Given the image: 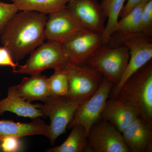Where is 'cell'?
I'll return each instance as SVG.
<instances>
[{"instance_id":"6da1fadb","label":"cell","mask_w":152,"mask_h":152,"mask_svg":"<svg viewBox=\"0 0 152 152\" xmlns=\"http://www.w3.org/2000/svg\"><path fill=\"white\" fill-rule=\"evenodd\" d=\"M48 16L30 11H19L0 36L3 46L16 62L30 54L46 40L45 28Z\"/></svg>"},{"instance_id":"7a4b0ae2","label":"cell","mask_w":152,"mask_h":152,"mask_svg":"<svg viewBox=\"0 0 152 152\" xmlns=\"http://www.w3.org/2000/svg\"><path fill=\"white\" fill-rule=\"evenodd\" d=\"M115 99L130 104L139 117L152 124V61L125 82Z\"/></svg>"},{"instance_id":"3957f363","label":"cell","mask_w":152,"mask_h":152,"mask_svg":"<svg viewBox=\"0 0 152 152\" xmlns=\"http://www.w3.org/2000/svg\"><path fill=\"white\" fill-rule=\"evenodd\" d=\"M69 79L67 94L63 97L68 102L81 103L91 97L100 87L103 77L88 64L69 62L65 67Z\"/></svg>"},{"instance_id":"277c9868","label":"cell","mask_w":152,"mask_h":152,"mask_svg":"<svg viewBox=\"0 0 152 152\" xmlns=\"http://www.w3.org/2000/svg\"><path fill=\"white\" fill-rule=\"evenodd\" d=\"M129 59L126 47L122 45L110 47L107 44L98 49L87 64L116 86L124 73Z\"/></svg>"},{"instance_id":"5b68a950","label":"cell","mask_w":152,"mask_h":152,"mask_svg":"<svg viewBox=\"0 0 152 152\" xmlns=\"http://www.w3.org/2000/svg\"><path fill=\"white\" fill-rule=\"evenodd\" d=\"M69 62L67 54L63 44L47 41L32 52L26 64L19 66L14 73L40 74L48 69L55 70L62 69Z\"/></svg>"},{"instance_id":"8992f818","label":"cell","mask_w":152,"mask_h":152,"mask_svg":"<svg viewBox=\"0 0 152 152\" xmlns=\"http://www.w3.org/2000/svg\"><path fill=\"white\" fill-rule=\"evenodd\" d=\"M43 102V104H38V108L43 117H49L50 121L47 137L53 146L58 138L66 132L81 103L71 102L63 97L53 96L48 97Z\"/></svg>"},{"instance_id":"52a82bcc","label":"cell","mask_w":152,"mask_h":152,"mask_svg":"<svg viewBox=\"0 0 152 152\" xmlns=\"http://www.w3.org/2000/svg\"><path fill=\"white\" fill-rule=\"evenodd\" d=\"M152 42L151 37L142 34L129 36L120 41L121 45L129 50V59L121 81L112 90L113 99L117 97L125 82L152 59Z\"/></svg>"},{"instance_id":"ba28073f","label":"cell","mask_w":152,"mask_h":152,"mask_svg":"<svg viewBox=\"0 0 152 152\" xmlns=\"http://www.w3.org/2000/svg\"><path fill=\"white\" fill-rule=\"evenodd\" d=\"M114 85L113 83L103 77L97 91L89 99L79 105L67 128L72 129L76 125H82L88 135L91 127L101 119L102 112Z\"/></svg>"},{"instance_id":"9c48e42d","label":"cell","mask_w":152,"mask_h":152,"mask_svg":"<svg viewBox=\"0 0 152 152\" xmlns=\"http://www.w3.org/2000/svg\"><path fill=\"white\" fill-rule=\"evenodd\" d=\"M86 152H130L122 135L107 121L101 119L90 129Z\"/></svg>"},{"instance_id":"30bf717a","label":"cell","mask_w":152,"mask_h":152,"mask_svg":"<svg viewBox=\"0 0 152 152\" xmlns=\"http://www.w3.org/2000/svg\"><path fill=\"white\" fill-rule=\"evenodd\" d=\"M103 45L102 34L83 30L63 44L69 62L77 65L88 64Z\"/></svg>"},{"instance_id":"8fae6325","label":"cell","mask_w":152,"mask_h":152,"mask_svg":"<svg viewBox=\"0 0 152 152\" xmlns=\"http://www.w3.org/2000/svg\"><path fill=\"white\" fill-rule=\"evenodd\" d=\"M66 7L85 30L102 34L107 18L97 0H70Z\"/></svg>"},{"instance_id":"7c38bea8","label":"cell","mask_w":152,"mask_h":152,"mask_svg":"<svg viewBox=\"0 0 152 152\" xmlns=\"http://www.w3.org/2000/svg\"><path fill=\"white\" fill-rule=\"evenodd\" d=\"M83 30L66 7L48 14L45 26V37L46 40L63 44Z\"/></svg>"},{"instance_id":"4fadbf2b","label":"cell","mask_w":152,"mask_h":152,"mask_svg":"<svg viewBox=\"0 0 152 152\" xmlns=\"http://www.w3.org/2000/svg\"><path fill=\"white\" fill-rule=\"evenodd\" d=\"M152 124L137 117L121 133L131 152L152 151Z\"/></svg>"},{"instance_id":"5bb4252c","label":"cell","mask_w":152,"mask_h":152,"mask_svg":"<svg viewBox=\"0 0 152 152\" xmlns=\"http://www.w3.org/2000/svg\"><path fill=\"white\" fill-rule=\"evenodd\" d=\"M138 117L132 106L114 99L107 100L101 115V119L111 123L121 133Z\"/></svg>"},{"instance_id":"9a60e30c","label":"cell","mask_w":152,"mask_h":152,"mask_svg":"<svg viewBox=\"0 0 152 152\" xmlns=\"http://www.w3.org/2000/svg\"><path fill=\"white\" fill-rule=\"evenodd\" d=\"M6 112H11L19 117L33 120L44 117L38 108V104H32L19 95L16 86L10 87L7 97L0 101V115H3Z\"/></svg>"},{"instance_id":"2e32d148","label":"cell","mask_w":152,"mask_h":152,"mask_svg":"<svg viewBox=\"0 0 152 152\" xmlns=\"http://www.w3.org/2000/svg\"><path fill=\"white\" fill-rule=\"evenodd\" d=\"M49 125L39 118L29 123L15 122L11 120H0V139L7 137L20 138L27 136L43 135L47 137Z\"/></svg>"},{"instance_id":"e0dca14e","label":"cell","mask_w":152,"mask_h":152,"mask_svg":"<svg viewBox=\"0 0 152 152\" xmlns=\"http://www.w3.org/2000/svg\"><path fill=\"white\" fill-rule=\"evenodd\" d=\"M48 79L41 73L23 78L16 86L18 94L29 102L36 101L43 102L49 96Z\"/></svg>"},{"instance_id":"ac0fdd59","label":"cell","mask_w":152,"mask_h":152,"mask_svg":"<svg viewBox=\"0 0 152 152\" xmlns=\"http://www.w3.org/2000/svg\"><path fill=\"white\" fill-rule=\"evenodd\" d=\"M148 1L145 0L118 20L113 36H115V40L117 39L119 43L124 38L140 34L142 13L144 6Z\"/></svg>"},{"instance_id":"d6986e66","label":"cell","mask_w":152,"mask_h":152,"mask_svg":"<svg viewBox=\"0 0 152 152\" xmlns=\"http://www.w3.org/2000/svg\"><path fill=\"white\" fill-rule=\"evenodd\" d=\"M72 132L65 141L60 145L46 150L48 152H86L88 145V134L83 126L77 125L72 128Z\"/></svg>"},{"instance_id":"ffe728a7","label":"cell","mask_w":152,"mask_h":152,"mask_svg":"<svg viewBox=\"0 0 152 152\" xmlns=\"http://www.w3.org/2000/svg\"><path fill=\"white\" fill-rule=\"evenodd\" d=\"M127 0H102L100 3L104 13L107 19L102 35L104 45L108 44L115 31Z\"/></svg>"},{"instance_id":"44dd1931","label":"cell","mask_w":152,"mask_h":152,"mask_svg":"<svg viewBox=\"0 0 152 152\" xmlns=\"http://www.w3.org/2000/svg\"><path fill=\"white\" fill-rule=\"evenodd\" d=\"M19 11L38 12L45 15L66 7L70 0H10Z\"/></svg>"},{"instance_id":"7402d4cb","label":"cell","mask_w":152,"mask_h":152,"mask_svg":"<svg viewBox=\"0 0 152 152\" xmlns=\"http://www.w3.org/2000/svg\"><path fill=\"white\" fill-rule=\"evenodd\" d=\"M49 96L64 97L68 92L69 79L65 67L55 70L48 79Z\"/></svg>"},{"instance_id":"603a6c76","label":"cell","mask_w":152,"mask_h":152,"mask_svg":"<svg viewBox=\"0 0 152 152\" xmlns=\"http://www.w3.org/2000/svg\"><path fill=\"white\" fill-rule=\"evenodd\" d=\"M140 34L152 35V0H148L144 6L140 26Z\"/></svg>"},{"instance_id":"cb8c5ba5","label":"cell","mask_w":152,"mask_h":152,"mask_svg":"<svg viewBox=\"0 0 152 152\" xmlns=\"http://www.w3.org/2000/svg\"><path fill=\"white\" fill-rule=\"evenodd\" d=\"M19 11L13 3L9 4L0 1V36L10 20Z\"/></svg>"},{"instance_id":"d4e9b609","label":"cell","mask_w":152,"mask_h":152,"mask_svg":"<svg viewBox=\"0 0 152 152\" xmlns=\"http://www.w3.org/2000/svg\"><path fill=\"white\" fill-rule=\"evenodd\" d=\"M20 138L7 137L0 139V149L4 152H17L23 150Z\"/></svg>"},{"instance_id":"484cf974","label":"cell","mask_w":152,"mask_h":152,"mask_svg":"<svg viewBox=\"0 0 152 152\" xmlns=\"http://www.w3.org/2000/svg\"><path fill=\"white\" fill-rule=\"evenodd\" d=\"M0 66H10L15 73L19 66L18 62L14 61L8 50L4 47H0Z\"/></svg>"},{"instance_id":"4316f807","label":"cell","mask_w":152,"mask_h":152,"mask_svg":"<svg viewBox=\"0 0 152 152\" xmlns=\"http://www.w3.org/2000/svg\"><path fill=\"white\" fill-rule=\"evenodd\" d=\"M145 0H127L126 3L125 4L120 14V18H122L126 15L136 6Z\"/></svg>"}]
</instances>
